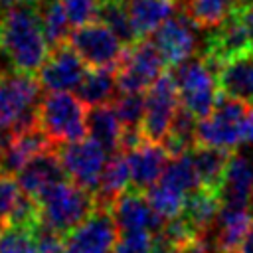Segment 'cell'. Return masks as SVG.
Masks as SVG:
<instances>
[{
    "mask_svg": "<svg viewBox=\"0 0 253 253\" xmlns=\"http://www.w3.org/2000/svg\"><path fill=\"white\" fill-rule=\"evenodd\" d=\"M144 93V113L140 123L142 136L162 142L180 107V95L172 73H162Z\"/></svg>",
    "mask_w": 253,
    "mask_h": 253,
    "instance_id": "obj_10",
    "label": "cell"
},
{
    "mask_svg": "<svg viewBox=\"0 0 253 253\" xmlns=\"http://www.w3.org/2000/svg\"><path fill=\"white\" fill-rule=\"evenodd\" d=\"M194 168L198 172L200 178V186L210 190V192H219L231 150H223V148H215V146H206V144H194L188 150Z\"/></svg>",
    "mask_w": 253,
    "mask_h": 253,
    "instance_id": "obj_21",
    "label": "cell"
},
{
    "mask_svg": "<svg viewBox=\"0 0 253 253\" xmlns=\"http://www.w3.org/2000/svg\"><path fill=\"white\" fill-rule=\"evenodd\" d=\"M144 196H146L150 208L156 211V215L164 221L180 215L184 206H186V198H188V196H184V194H180V192H176V190H172L160 182L150 186L144 192Z\"/></svg>",
    "mask_w": 253,
    "mask_h": 253,
    "instance_id": "obj_29",
    "label": "cell"
},
{
    "mask_svg": "<svg viewBox=\"0 0 253 253\" xmlns=\"http://www.w3.org/2000/svg\"><path fill=\"white\" fill-rule=\"evenodd\" d=\"M243 142L253 144V105H249L243 119Z\"/></svg>",
    "mask_w": 253,
    "mask_h": 253,
    "instance_id": "obj_36",
    "label": "cell"
},
{
    "mask_svg": "<svg viewBox=\"0 0 253 253\" xmlns=\"http://www.w3.org/2000/svg\"><path fill=\"white\" fill-rule=\"evenodd\" d=\"M123 128H140L142 113H144V97L142 93H123L115 97L111 103Z\"/></svg>",
    "mask_w": 253,
    "mask_h": 253,
    "instance_id": "obj_31",
    "label": "cell"
},
{
    "mask_svg": "<svg viewBox=\"0 0 253 253\" xmlns=\"http://www.w3.org/2000/svg\"><path fill=\"white\" fill-rule=\"evenodd\" d=\"M221 204L249 208L253 204V160L247 154L231 152L219 192Z\"/></svg>",
    "mask_w": 253,
    "mask_h": 253,
    "instance_id": "obj_18",
    "label": "cell"
},
{
    "mask_svg": "<svg viewBox=\"0 0 253 253\" xmlns=\"http://www.w3.org/2000/svg\"><path fill=\"white\" fill-rule=\"evenodd\" d=\"M59 253H65V249H63V251H59Z\"/></svg>",
    "mask_w": 253,
    "mask_h": 253,
    "instance_id": "obj_42",
    "label": "cell"
},
{
    "mask_svg": "<svg viewBox=\"0 0 253 253\" xmlns=\"http://www.w3.org/2000/svg\"><path fill=\"white\" fill-rule=\"evenodd\" d=\"M196 24L182 12L180 16H170L152 32V43L160 51L166 65L174 67L180 61L192 57L198 38H196Z\"/></svg>",
    "mask_w": 253,
    "mask_h": 253,
    "instance_id": "obj_12",
    "label": "cell"
},
{
    "mask_svg": "<svg viewBox=\"0 0 253 253\" xmlns=\"http://www.w3.org/2000/svg\"><path fill=\"white\" fill-rule=\"evenodd\" d=\"M249 210H251V213H253V204H251V206H249Z\"/></svg>",
    "mask_w": 253,
    "mask_h": 253,
    "instance_id": "obj_40",
    "label": "cell"
},
{
    "mask_svg": "<svg viewBox=\"0 0 253 253\" xmlns=\"http://www.w3.org/2000/svg\"><path fill=\"white\" fill-rule=\"evenodd\" d=\"M0 174H2V170H0Z\"/></svg>",
    "mask_w": 253,
    "mask_h": 253,
    "instance_id": "obj_43",
    "label": "cell"
},
{
    "mask_svg": "<svg viewBox=\"0 0 253 253\" xmlns=\"http://www.w3.org/2000/svg\"><path fill=\"white\" fill-rule=\"evenodd\" d=\"M97 20L107 24L125 45H130V43L136 42L134 30H132V26L126 18V12H125V6H123L121 0H101Z\"/></svg>",
    "mask_w": 253,
    "mask_h": 253,
    "instance_id": "obj_30",
    "label": "cell"
},
{
    "mask_svg": "<svg viewBox=\"0 0 253 253\" xmlns=\"http://www.w3.org/2000/svg\"><path fill=\"white\" fill-rule=\"evenodd\" d=\"M166 63L152 40H136L126 45L117 65V83L121 93H144L164 71Z\"/></svg>",
    "mask_w": 253,
    "mask_h": 253,
    "instance_id": "obj_7",
    "label": "cell"
},
{
    "mask_svg": "<svg viewBox=\"0 0 253 253\" xmlns=\"http://www.w3.org/2000/svg\"><path fill=\"white\" fill-rule=\"evenodd\" d=\"M136 40L148 38L180 6L178 0H121Z\"/></svg>",
    "mask_w": 253,
    "mask_h": 253,
    "instance_id": "obj_20",
    "label": "cell"
},
{
    "mask_svg": "<svg viewBox=\"0 0 253 253\" xmlns=\"http://www.w3.org/2000/svg\"><path fill=\"white\" fill-rule=\"evenodd\" d=\"M87 105L69 91H49L38 103V125L53 144L87 136Z\"/></svg>",
    "mask_w": 253,
    "mask_h": 253,
    "instance_id": "obj_4",
    "label": "cell"
},
{
    "mask_svg": "<svg viewBox=\"0 0 253 253\" xmlns=\"http://www.w3.org/2000/svg\"><path fill=\"white\" fill-rule=\"evenodd\" d=\"M172 77L178 87L180 105L186 107L196 119L206 117L217 101V69L202 55L188 57L172 67Z\"/></svg>",
    "mask_w": 253,
    "mask_h": 253,
    "instance_id": "obj_5",
    "label": "cell"
},
{
    "mask_svg": "<svg viewBox=\"0 0 253 253\" xmlns=\"http://www.w3.org/2000/svg\"><path fill=\"white\" fill-rule=\"evenodd\" d=\"M128 188H130V170H128L126 154H125V150L111 152V158L107 160L101 180H99V186L95 190L97 206L109 208Z\"/></svg>",
    "mask_w": 253,
    "mask_h": 253,
    "instance_id": "obj_22",
    "label": "cell"
},
{
    "mask_svg": "<svg viewBox=\"0 0 253 253\" xmlns=\"http://www.w3.org/2000/svg\"><path fill=\"white\" fill-rule=\"evenodd\" d=\"M117 237L119 229L111 210L97 206V210L85 221L65 235L63 247L65 253H111Z\"/></svg>",
    "mask_w": 253,
    "mask_h": 253,
    "instance_id": "obj_11",
    "label": "cell"
},
{
    "mask_svg": "<svg viewBox=\"0 0 253 253\" xmlns=\"http://www.w3.org/2000/svg\"><path fill=\"white\" fill-rule=\"evenodd\" d=\"M67 43L89 67H117L125 51V43L101 20L75 26Z\"/></svg>",
    "mask_w": 253,
    "mask_h": 253,
    "instance_id": "obj_8",
    "label": "cell"
},
{
    "mask_svg": "<svg viewBox=\"0 0 253 253\" xmlns=\"http://www.w3.org/2000/svg\"><path fill=\"white\" fill-rule=\"evenodd\" d=\"M65 178L67 176L63 172V166L53 148L36 154L16 172V180H18L22 192L32 196L34 200H38L45 190H49L53 184H57Z\"/></svg>",
    "mask_w": 253,
    "mask_h": 253,
    "instance_id": "obj_17",
    "label": "cell"
},
{
    "mask_svg": "<svg viewBox=\"0 0 253 253\" xmlns=\"http://www.w3.org/2000/svg\"><path fill=\"white\" fill-rule=\"evenodd\" d=\"M2 227H4V225H0V231H2Z\"/></svg>",
    "mask_w": 253,
    "mask_h": 253,
    "instance_id": "obj_41",
    "label": "cell"
},
{
    "mask_svg": "<svg viewBox=\"0 0 253 253\" xmlns=\"http://www.w3.org/2000/svg\"><path fill=\"white\" fill-rule=\"evenodd\" d=\"M219 91L253 105V49L227 59L217 71Z\"/></svg>",
    "mask_w": 253,
    "mask_h": 253,
    "instance_id": "obj_19",
    "label": "cell"
},
{
    "mask_svg": "<svg viewBox=\"0 0 253 253\" xmlns=\"http://www.w3.org/2000/svg\"><path fill=\"white\" fill-rule=\"evenodd\" d=\"M0 253H40L32 229L4 225L0 231Z\"/></svg>",
    "mask_w": 253,
    "mask_h": 253,
    "instance_id": "obj_32",
    "label": "cell"
},
{
    "mask_svg": "<svg viewBox=\"0 0 253 253\" xmlns=\"http://www.w3.org/2000/svg\"><path fill=\"white\" fill-rule=\"evenodd\" d=\"M99 4H101V0H63V6H65L71 26L95 22L99 16Z\"/></svg>",
    "mask_w": 253,
    "mask_h": 253,
    "instance_id": "obj_34",
    "label": "cell"
},
{
    "mask_svg": "<svg viewBox=\"0 0 253 253\" xmlns=\"http://www.w3.org/2000/svg\"><path fill=\"white\" fill-rule=\"evenodd\" d=\"M158 182L176 190V192H180V194H184V196H190L192 192L202 188L198 172H196L194 162H192L188 152L178 154V156H170Z\"/></svg>",
    "mask_w": 253,
    "mask_h": 253,
    "instance_id": "obj_28",
    "label": "cell"
},
{
    "mask_svg": "<svg viewBox=\"0 0 253 253\" xmlns=\"http://www.w3.org/2000/svg\"><path fill=\"white\" fill-rule=\"evenodd\" d=\"M40 81L32 73L0 75V136H10L38 125Z\"/></svg>",
    "mask_w": 253,
    "mask_h": 253,
    "instance_id": "obj_2",
    "label": "cell"
},
{
    "mask_svg": "<svg viewBox=\"0 0 253 253\" xmlns=\"http://www.w3.org/2000/svg\"><path fill=\"white\" fill-rule=\"evenodd\" d=\"M239 4V0H182L184 14L198 26L211 30L221 24Z\"/></svg>",
    "mask_w": 253,
    "mask_h": 253,
    "instance_id": "obj_27",
    "label": "cell"
},
{
    "mask_svg": "<svg viewBox=\"0 0 253 253\" xmlns=\"http://www.w3.org/2000/svg\"><path fill=\"white\" fill-rule=\"evenodd\" d=\"M22 188L12 174H0V225H6L22 198Z\"/></svg>",
    "mask_w": 253,
    "mask_h": 253,
    "instance_id": "obj_33",
    "label": "cell"
},
{
    "mask_svg": "<svg viewBox=\"0 0 253 253\" xmlns=\"http://www.w3.org/2000/svg\"><path fill=\"white\" fill-rule=\"evenodd\" d=\"M221 208V200L215 192H210L206 188H200L196 192H192L186 198V206L182 210V215L186 217V221L194 227V231L198 235L206 233L210 229V225L213 223L217 211Z\"/></svg>",
    "mask_w": 253,
    "mask_h": 253,
    "instance_id": "obj_25",
    "label": "cell"
},
{
    "mask_svg": "<svg viewBox=\"0 0 253 253\" xmlns=\"http://www.w3.org/2000/svg\"><path fill=\"white\" fill-rule=\"evenodd\" d=\"M55 152L65 176L77 186L95 194L103 168L107 164V150L91 136H83L71 142H61Z\"/></svg>",
    "mask_w": 253,
    "mask_h": 253,
    "instance_id": "obj_9",
    "label": "cell"
},
{
    "mask_svg": "<svg viewBox=\"0 0 253 253\" xmlns=\"http://www.w3.org/2000/svg\"><path fill=\"white\" fill-rule=\"evenodd\" d=\"M150 253H180V247L176 243H172L168 237H164L162 233H156Z\"/></svg>",
    "mask_w": 253,
    "mask_h": 253,
    "instance_id": "obj_35",
    "label": "cell"
},
{
    "mask_svg": "<svg viewBox=\"0 0 253 253\" xmlns=\"http://www.w3.org/2000/svg\"><path fill=\"white\" fill-rule=\"evenodd\" d=\"M239 253H253V223H251L249 231L245 233V237L239 245Z\"/></svg>",
    "mask_w": 253,
    "mask_h": 253,
    "instance_id": "obj_38",
    "label": "cell"
},
{
    "mask_svg": "<svg viewBox=\"0 0 253 253\" xmlns=\"http://www.w3.org/2000/svg\"><path fill=\"white\" fill-rule=\"evenodd\" d=\"M85 63L69 43L53 47L38 71V81L47 91H71L77 89L85 77Z\"/></svg>",
    "mask_w": 253,
    "mask_h": 253,
    "instance_id": "obj_14",
    "label": "cell"
},
{
    "mask_svg": "<svg viewBox=\"0 0 253 253\" xmlns=\"http://www.w3.org/2000/svg\"><path fill=\"white\" fill-rule=\"evenodd\" d=\"M87 136L97 140L107 152L121 150L123 125L111 103L93 105L87 109Z\"/></svg>",
    "mask_w": 253,
    "mask_h": 253,
    "instance_id": "obj_23",
    "label": "cell"
},
{
    "mask_svg": "<svg viewBox=\"0 0 253 253\" xmlns=\"http://www.w3.org/2000/svg\"><path fill=\"white\" fill-rule=\"evenodd\" d=\"M125 154H126V162H128V170H130V188L128 190L142 192V194L160 180V176L166 168V162L170 158V154L162 142L148 140V138H144L142 142H138L136 146L126 150Z\"/></svg>",
    "mask_w": 253,
    "mask_h": 253,
    "instance_id": "obj_15",
    "label": "cell"
},
{
    "mask_svg": "<svg viewBox=\"0 0 253 253\" xmlns=\"http://www.w3.org/2000/svg\"><path fill=\"white\" fill-rule=\"evenodd\" d=\"M109 210H111V215L115 219L119 233H123V231L158 233L164 225V219H160L156 215V211L150 208V204L142 192H134V190L123 192L109 206Z\"/></svg>",
    "mask_w": 253,
    "mask_h": 253,
    "instance_id": "obj_16",
    "label": "cell"
},
{
    "mask_svg": "<svg viewBox=\"0 0 253 253\" xmlns=\"http://www.w3.org/2000/svg\"><path fill=\"white\" fill-rule=\"evenodd\" d=\"M42 0H0V12L12 6H38Z\"/></svg>",
    "mask_w": 253,
    "mask_h": 253,
    "instance_id": "obj_37",
    "label": "cell"
},
{
    "mask_svg": "<svg viewBox=\"0 0 253 253\" xmlns=\"http://www.w3.org/2000/svg\"><path fill=\"white\" fill-rule=\"evenodd\" d=\"M38 14H40V22H42V30L45 36L47 45L53 49L61 43H67V38L71 34L69 26V18L63 6V0H42L38 4Z\"/></svg>",
    "mask_w": 253,
    "mask_h": 253,
    "instance_id": "obj_26",
    "label": "cell"
},
{
    "mask_svg": "<svg viewBox=\"0 0 253 253\" xmlns=\"http://www.w3.org/2000/svg\"><path fill=\"white\" fill-rule=\"evenodd\" d=\"M0 53H2V40H0Z\"/></svg>",
    "mask_w": 253,
    "mask_h": 253,
    "instance_id": "obj_39",
    "label": "cell"
},
{
    "mask_svg": "<svg viewBox=\"0 0 253 253\" xmlns=\"http://www.w3.org/2000/svg\"><path fill=\"white\" fill-rule=\"evenodd\" d=\"M2 53L14 71L38 73L49 55L38 6H12L0 20Z\"/></svg>",
    "mask_w": 253,
    "mask_h": 253,
    "instance_id": "obj_1",
    "label": "cell"
},
{
    "mask_svg": "<svg viewBox=\"0 0 253 253\" xmlns=\"http://www.w3.org/2000/svg\"><path fill=\"white\" fill-rule=\"evenodd\" d=\"M247 109V103L219 93L213 109L206 117L198 119L196 142L223 150H235L243 142V119Z\"/></svg>",
    "mask_w": 253,
    "mask_h": 253,
    "instance_id": "obj_6",
    "label": "cell"
},
{
    "mask_svg": "<svg viewBox=\"0 0 253 253\" xmlns=\"http://www.w3.org/2000/svg\"><path fill=\"white\" fill-rule=\"evenodd\" d=\"M36 202L40 206V221L63 237L97 210L95 194L71 180L53 184Z\"/></svg>",
    "mask_w": 253,
    "mask_h": 253,
    "instance_id": "obj_3",
    "label": "cell"
},
{
    "mask_svg": "<svg viewBox=\"0 0 253 253\" xmlns=\"http://www.w3.org/2000/svg\"><path fill=\"white\" fill-rule=\"evenodd\" d=\"M251 223H253V213L249 208L221 204L213 223L200 237L204 239V243L210 247L211 253L237 251Z\"/></svg>",
    "mask_w": 253,
    "mask_h": 253,
    "instance_id": "obj_13",
    "label": "cell"
},
{
    "mask_svg": "<svg viewBox=\"0 0 253 253\" xmlns=\"http://www.w3.org/2000/svg\"><path fill=\"white\" fill-rule=\"evenodd\" d=\"M119 91L117 83V67H93L85 73L77 87V97L87 105H107L115 101Z\"/></svg>",
    "mask_w": 253,
    "mask_h": 253,
    "instance_id": "obj_24",
    "label": "cell"
}]
</instances>
